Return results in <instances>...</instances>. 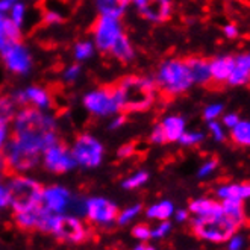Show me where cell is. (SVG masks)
I'll return each mask as SVG.
<instances>
[{"label":"cell","instance_id":"cell-18","mask_svg":"<svg viewBox=\"0 0 250 250\" xmlns=\"http://www.w3.org/2000/svg\"><path fill=\"white\" fill-rule=\"evenodd\" d=\"M159 125L164 130L167 143H178L181 135L187 130L185 129V119L181 115H167Z\"/></svg>","mask_w":250,"mask_h":250},{"label":"cell","instance_id":"cell-8","mask_svg":"<svg viewBox=\"0 0 250 250\" xmlns=\"http://www.w3.org/2000/svg\"><path fill=\"white\" fill-rule=\"evenodd\" d=\"M122 35H125L122 19L99 14L93 26V42L96 46V50L102 53H109L112 46L119 41Z\"/></svg>","mask_w":250,"mask_h":250},{"label":"cell","instance_id":"cell-39","mask_svg":"<svg viewBox=\"0 0 250 250\" xmlns=\"http://www.w3.org/2000/svg\"><path fill=\"white\" fill-rule=\"evenodd\" d=\"M208 129L211 130V134H212V137H214V140H215V141L222 143V141H225V140H226L225 130H223L222 125H220L217 120H209V122H208Z\"/></svg>","mask_w":250,"mask_h":250},{"label":"cell","instance_id":"cell-34","mask_svg":"<svg viewBox=\"0 0 250 250\" xmlns=\"http://www.w3.org/2000/svg\"><path fill=\"white\" fill-rule=\"evenodd\" d=\"M81 75H82V67L78 62L70 64L62 70V79L64 82H68V83L76 82L81 78Z\"/></svg>","mask_w":250,"mask_h":250},{"label":"cell","instance_id":"cell-4","mask_svg":"<svg viewBox=\"0 0 250 250\" xmlns=\"http://www.w3.org/2000/svg\"><path fill=\"white\" fill-rule=\"evenodd\" d=\"M156 85L168 96H179L187 93L194 85L189 67L185 60H167L159 65L156 76Z\"/></svg>","mask_w":250,"mask_h":250},{"label":"cell","instance_id":"cell-40","mask_svg":"<svg viewBox=\"0 0 250 250\" xmlns=\"http://www.w3.org/2000/svg\"><path fill=\"white\" fill-rule=\"evenodd\" d=\"M244 244H246L244 237L241 233H237V232H235L233 235H230V237L228 238V241H226L228 250H243Z\"/></svg>","mask_w":250,"mask_h":250},{"label":"cell","instance_id":"cell-32","mask_svg":"<svg viewBox=\"0 0 250 250\" xmlns=\"http://www.w3.org/2000/svg\"><path fill=\"white\" fill-rule=\"evenodd\" d=\"M141 209H143V207L140 203H137V205H132V207H129V208H126L123 211H119V215H117L115 223L120 225V226H125V225L130 223L138 214H141Z\"/></svg>","mask_w":250,"mask_h":250},{"label":"cell","instance_id":"cell-31","mask_svg":"<svg viewBox=\"0 0 250 250\" xmlns=\"http://www.w3.org/2000/svg\"><path fill=\"white\" fill-rule=\"evenodd\" d=\"M147 181H149V173L146 170H140V171H135L134 174H130L129 178H126L122 182V187L125 189H137L143 187L144 184H147Z\"/></svg>","mask_w":250,"mask_h":250},{"label":"cell","instance_id":"cell-43","mask_svg":"<svg viewBox=\"0 0 250 250\" xmlns=\"http://www.w3.org/2000/svg\"><path fill=\"white\" fill-rule=\"evenodd\" d=\"M150 141L153 144H166L167 140H166V135H164V130L161 127V125H156L152 132H150Z\"/></svg>","mask_w":250,"mask_h":250},{"label":"cell","instance_id":"cell-19","mask_svg":"<svg viewBox=\"0 0 250 250\" xmlns=\"http://www.w3.org/2000/svg\"><path fill=\"white\" fill-rule=\"evenodd\" d=\"M235 58L233 56H220L209 61V71L211 79L215 82H226L233 70Z\"/></svg>","mask_w":250,"mask_h":250},{"label":"cell","instance_id":"cell-30","mask_svg":"<svg viewBox=\"0 0 250 250\" xmlns=\"http://www.w3.org/2000/svg\"><path fill=\"white\" fill-rule=\"evenodd\" d=\"M9 17V20L17 24L19 27H23L24 23H26V16H27V6L23 0H17L16 3L12 5V8L9 9V12L6 14Z\"/></svg>","mask_w":250,"mask_h":250},{"label":"cell","instance_id":"cell-13","mask_svg":"<svg viewBox=\"0 0 250 250\" xmlns=\"http://www.w3.org/2000/svg\"><path fill=\"white\" fill-rule=\"evenodd\" d=\"M42 207L53 214H65L73 205L70 189L61 185H50L42 188Z\"/></svg>","mask_w":250,"mask_h":250},{"label":"cell","instance_id":"cell-7","mask_svg":"<svg viewBox=\"0 0 250 250\" xmlns=\"http://www.w3.org/2000/svg\"><path fill=\"white\" fill-rule=\"evenodd\" d=\"M82 105L88 114L94 117H112L122 112L112 86H100L88 91L82 99Z\"/></svg>","mask_w":250,"mask_h":250},{"label":"cell","instance_id":"cell-48","mask_svg":"<svg viewBox=\"0 0 250 250\" xmlns=\"http://www.w3.org/2000/svg\"><path fill=\"white\" fill-rule=\"evenodd\" d=\"M174 220L178 223H185V222H188V218H189V211H187V209H179V211H174Z\"/></svg>","mask_w":250,"mask_h":250},{"label":"cell","instance_id":"cell-35","mask_svg":"<svg viewBox=\"0 0 250 250\" xmlns=\"http://www.w3.org/2000/svg\"><path fill=\"white\" fill-rule=\"evenodd\" d=\"M62 20H64L62 14L56 9H46L42 12V23L47 26H58L62 23Z\"/></svg>","mask_w":250,"mask_h":250},{"label":"cell","instance_id":"cell-9","mask_svg":"<svg viewBox=\"0 0 250 250\" xmlns=\"http://www.w3.org/2000/svg\"><path fill=\"white\" fill-rule=\"evenodd\" d=\"M40 163L44 166V168L47 171L55 173V174L68 173L73 168L78 167L75 159H73L70 147H67L61 141H58V143L52 144L50 147H47V149L42 152Z\"/></svg>","mask_w":250,"mask_h":250},{"label":"cell","instance_id":"cell-16","mask_svg":"<svg viewBox=\"0 0 250 250\" xmlns=\"http://www.w3.org/2000/svg\"><path fill=\"white\" fill-rule=\"evenodd\" d=\"M249 81H250V53L235 56L233 70L226 82L232 86H238L247 83Z\"/></svg>","mask_w":250,"mask_h":250},{"label":"cell","instance_id":"cell-23","mask_svg":"<svg viewBox=\"0 0 250 250\" xmlns=\"http://www.w3.org/2000/svg\"><path fill=\"white\" fill-rule=\"evenodd\" d=\"M222 203L223 212L228 218H230L235 225L241 226L246 220V214H244V205L243 200L240 199H226V200H220Z\"/></svg>","mask_w":250,"mask_h":250},{"label":"cell","instance_id":"cell-45","mask_svg":"<svg viewBox=\"0 0 250 250\" xmlns=\"http://www.w3.org/2000/svg\"><path fill=\"white\" fill-rule=\"evenodd\" d=\"M125 123H126V117L122 115V114H115V115L111 117L108 127H109V130H119V129H122L125 126Z\"/></svg>","mask_w":250,"mask_h":250},{"label":"cell","instance_id":"cell-36","mask_svg":"<svg viewBox=\"0 0 250 250\" xmlns=\"http://www.w3.org/2000/svg\"><path fill=\"white\" fill-rule=\"evenodd\" d=\"M132 235H134V238H137V240L146 243V241H149V240L152 238V228H150L149 225H143V223H140V225H137V226L132 228Z\"/></svg>","mask_w":250,"mask_h":250},{"label":"cell","instance_id":"cell-22","mask_svg":"<svg viewBox=\"0 0 250 250\" xmlns=\"http://www.w3.org/2000/svg\"><path fill=\"white\" fill-rule=\"evenodd\" d=\"M109 55L114 56L117 61L120 62H130L135 58V49L132 46V41L129 40V37L125 34L119 38L112 49L109 50Z\"/></svg>","mask_w":250,"mask_h":250},{"label":"cell","instance_id":"cell-51","mask_svg":"<svg viewBox=\"0 0 250 250\" xmlns=\"http://www.w3.org/2000/svg\"><path fill=\"white\" fill-rule=\"evenodd\" d=\"M146 249V244H138L137 247H134V250H144Z\"/></svg>","mask_w":250,"mask_h":250},{"label":"cell","instance_id":"cell-6","mask_svg":"<svg viewBox=\"0 0 250 250\" xmlns=\"http://www.w3.org/2000/svg\"><path fill=\"white\" fill-rule=\"evenodd\" d=\"M76 166L83 168H97L105 158V147L91 134H81L70 147Z\"/></svg>","mask_w":250,"mask_h":250},{"label":"cell","instance_id":"cell-28","mask_svg":"<svg viewBox=\"0 0 250 250\" xmlns=\"http://www.w3.org/2000/svg\"><path fill=\"white\" fill-rule=\"evenodd\" d=\"M230 137L235 144L250 147V122L240 120V123L230 129Z\"/></svg>","mask_w":250,"mask_h":250},{"label":"cell","instance_id":"cell-52","mask_svg":"<svg viewBox=\"0 0 250 250\" xmlns=\"http://www.w3.org/2000/svg\"><path fill=\"white\" fill-rule=\"evenodd\" d=\"M144 250H156V249H155L153 246H146V249H144Z\"/></svg>","mask_w":250,"mask_h":250},{"label":"cell","instance_id":"cell-24","mask_svg":"<svg viewBox=\"0 0 250 250\" xmlns=\"http://www.w3.org/2000/svg\"><path fill=\"white\" fill-rule=\"evenodd\" d=\"M174 205L170 200H161L155 205H150L149 208L146 209V215L150 220H159V222H164V220H170L174 214Z\"/></svg>","mask_w":250,"mask_h":250},{"label":"cell","instance_id":"cell-17","mask_svg":"<svg viewBox=\"0 0 250 250\" xmlns=\"http://www.w3.org/2000/svg\"><path fill=\"white\" fill-rule=\"evenodd\" d=\"M21 40V27L14 24L6 14H0V50Z\"/></svg>","mask_w":250,"mask_h":250},{"label":"cell","instance_id":"cell-38","mask_svg":"<svg viewBox=\"0 0 250 250\" xmlns=\"http://www.w3.org/2000/svg\"><path fill=\"white\" fill-rule=\"evenodd\" d=\"M170 232H171V223H170V220H164V222H161L155 229H152V238L163 240V238L167 237Z\"/></svg>","mask_w":250,"mask_h":250},{"label":"cell","instance_id":"cell-46","mask_svg":"<svg viewBox=\"0 0 250 250\" xmlns=\"http://www.w3.org/2000/svg\"><path fill=\"white\" fill-rule=\"evenodd\" d=\"M240 115L238 114H235V112H229V114H226L225 117H223V125L226 126V127H229V129H232V127H235L238 123H240Z\"/></svg>","mask_w":250,"mask_h":250},{"label":"cell","instance_id":"cell-3","mask_svg":"<svg viewBox=\"0 0 250 250\" xmlns=\"http://www.w3.org/2000/svg\"><path fill=\"white\" fill-rule=\"evenodd\" d=\"M112 88L125 112L147 111L153 105L158 91L156 81L149 76H126Z\"/></svg>","mask_w":250,"mask_h":250},{"label":"cell","instance_id":"cell-21","mask_svg":"<svg viewBox=\"0 0 250 250\" xmlns=\"http://www.w3.org/2000/svg\"><path fill=\"white\" fill-rule=\"evenodd\" d=\"M130 5V0H96V8L102 16L122 19Z\"/></svg>","mask_w":250,"mask_h":250},{"label":"cell","instance_id":"cell-14","mask_svg":"<svg viewBox=\"0 0 250 250\" xmlns=\"http://www.w3.org/2000/svg\"><path fill=\"white\" fill-rule=\"evenodd\" d=\"M58 238L68 243H82L86 240V229L83 228L82 222L78 217L64 214L62 229L60 235H58Z\"/></svg>","mask_w":250,"mask_h":250},{"label":"cell","instance_id":"cell-37","mask_svg":"<svg viewBox=\"0 0 250 250\" xmlns=\"http://www.w3.org/2000/svg\"><path fill=\"white\" fill-rule=\"evenodd\" d=\"M225 109V105L223 104H212V105H208L203 111V117L205 120L209 122V120H217L220 115H222Z\"/></svg>","mask_w":250,"mask_h":250},{"label":"cell","instance_id":"cell-47","mask_svg":"<svg viewBox=\"0 0 250 250\" xmlns=\"http://www.w3.org/2000/svg\"><path fill=\"white\" fill-rule=\"evenodd\" d=\"M223 32H225V35H226L228 38L233 40V38H237V37H238V27L235 26V24H226V26L223 27Z\"/></svg>","mask_w":250,"mask_h":250},{"label":"cell","instance_id":"cell-27","mask_svg":"<svg viewBox=\"0 0 250 250\" xmlns=\"http://www.w3.org/2000/svg\"><path fill=\"white\" fill-rule=\"evenodd\" d=\"M215 196L218 200H226V199H240L244 200L243 193V184H225L220 185L215 191Z\"/></svg>","mask_w":250,"mask_h":250},{"label":"cell","instance_id":"cell-26","mask_svg":"<svg viewBox=\"0 0 250 250\" xmlns=\"http://www.w3.org/2000/svg\"><path fill=\"white\" fill-rule=\"evenodd\" d=\"M96 46L91 40H81L73 46V58L76 60V62H83L88 61L94 55Z\"/></svg>","mask_w":250,"mask_h":250},{"label":"cell","instance_id":"cell-20","mask_svg":"<svg viewBox=\"0 0 250 250\" xmlns=\"http://www.w3.org/2000/svg\"><path fill=\"white\" fill-rule=\"evenodd\" d=\"M187 64L189 67L191 76H193L194 83L207 85L211 81L209 71V61H205L202 58H187Z\"/></svg>","mask_w":250,"mask_h":250},{"label":"cell","instance_id":"cell-29","mask_svg":"<svg viewBox=\"0 0 250 250\" xmlns=\"http://www.w3.org/2000/svg\"><path fill=\"white\" fill-rule=\"evenodd\" d=\"M9 125H11V119L0 114V171L6 168L5 159H3V150L9 140Z\"/></svg>","mask_w":250,"mask_h":250},{"label":"cell","instance_id":"cell-25","mask_svg":"<svg viewBox=\"0 0 250 250\" xmlns=\"http://www.w3.org/2000/svg\"><path fill=\"white\" fill-rule=\"evenodd\" d=\"M42 211V207L37 211H26V212H16L14 214V220L19 228L24 229V230H31V229H37V223L40 214Z\"/></svg>","mask_w":250,"mask_h":250},{"label":"cell","instance_id":"cell-41","mask_svg":"<svg viewBox=\"0 0 250 250\" xmlns=\"http://www.w3.org/2000/svg\"><path fill=\"white\" fill-rule=\"evenodd\" d=\"M217 166H218L217 159H209V161H207V163L202 164V167L199 168V171H197V176H199L200 179H203V178H208L209 174H212V173L215 171Z\"/></svg>","mask_w":250,"mask_h":250},{"label":"cell","instance_id":"cell-1","mask_svg":"<svg viewBox=\"0 0 250 250\" xmlns=\"http://www.w3.org/2000/svg\"><path fill=\"white\" fill-rule=\"evenodd\" d=\"M12 137H9L3 159L6 168L19 174L38 166L42 152L60 141L58 122L49 111L21 106L11 120Z\"/></svg>","mask_w":250,"mask_h":250},{"label":"cell","instance_id":"cell-33","mask_svg":"<svg viewBox=\"0 0 250 250\" xmlns=\"http://www.w3.org/2000/svg\"><path fill=\"white\" fill-rule=\"evenodd\" d=\"M205 140V135L202 132H196V130H185L181 135V138L178 140V143L184 147H191V146H197Z\"/></svg>","mask_w":250,"mask_h":250},{"label":"cell","instance_id":"cell-50","mask_svg":"<svg viewBox=\"0 0 250 250\" xmlns=\"http://www.w3.org/2000/svg\"><path fill=\"white\" fill-rule=\"evenodd\" d=\"M243 193L244 199H250V184H243Z\"/></svg>","mask_w":250,"mask_h":250},{"label":"cell","instance_id":"cell-11","mask_svg":"<svg viewBox=\"0 0 250 250\" xmlns=\"http://www.w3.org/2000/svg\"><path fill=\"white\" fill-rule=\"evenodd\" d=\"M83 212L91 223L99 226H109L117 220L119 208L114 202L105 197H90L83 202Z\"/></svg>","mask_w":250,"mask_h":250},{"label":"cell","instance_id":"cell-49","mask_svg":"<svg viewBox=\"0 0 250 250\" xmlns=\"http://www.w3.org/2000/svg\"><path fill=\"white\" fill-rule=\"evenodd\" d=\"M17 0H0V14H8Z\"/></svg>","mask_w":250,"mask_h":250},{"label":"cell","instance_id":"cell-2","mask_svg":"<svg viewBox=\"0 0 250 250\" xmlns=\"http://www.w3.org/2000/svg\"><path fill=\"white\" fill-rule=\"evenodd\" d=\"M188 211L193 214L191 220L193 232L205 241L217 244L226 243L230 235L240 228L225 215L222 203L209 197L194 199L189 203Z\"/></svg>","mask_w":250,"mask_h":250},{"label":"cell","instance_id":"cell-44","mask_svg":"<svg viewBox=\"0 0 250 250\" xmlns=\"http://www.w3.org/2000/svg\"><path fill=\"white\" fill-rule=\"evenodd\" d=\"M135 153V146L132 143H126V144H122L119 147V150H117V156L122 158V159H126V158H130L132 155Z\"/></svg>","mask_w":250,"mask_h":250},{"label":"cell","instance_id":"cell-10","mask_svg":"<svg viewBox=\"0 0 250 250\" xmlns=\"http://www.w3.org/2000/svg\"><path fill=\"white\" fill-rule=\"evenodd\" d=\"M0 56H2L5 67L12 75L24 76L32 70V65H34L32 53L27 49L26 44H23L21 41L14 42L11 46L5 47L3 50H0Z\"/></svg>","mask_w":250,"mask_h":250},{"label":"cell","instance_id":"cell-12","mask_svg":"<svg viewBox=\"0 0 250 250\" xmlns=\"http://www.w3.org/2000/svg\"><path fill=\"white\" fill-rule=\"evenodd\" d=\"M11 99L17 106H32L41 111H49L53 105V99L49 90L38 85L21 88V90L14 93Z\"/></svg>","mask_w":250,"mask_h":250},{"label":"cell","instance_id":"cell-42","mask_svg":"<svg viewBox=\"0 0 250 250\" xmlns=\"http://www.w3.org/2000/svg\"><path fill=\"white\" fill-rule=\"evenodd\" d=\"M11 200H12V196H11L9 187L0 182V211L5 209L6 207H9Z\"/></svg>","mask_w":250,"mask_h":250},{"label":"cell","instance_id":"cell-5","mask_svg":"<svg viewBox=\"0 0 250 250\" xmlns=\"http://www.w3.org/2000/svg\"><path fill=\"white\" fill-rule=\"evenodd\" d=\"M11 191V207L14 214L37 211L42 207V187L32 178H27L23 174H17L8 184Z\"/></svg>","mask_w":250,"mask_h":250},{"label":"cell","instance_id":"cell-15","mask_svg":"<svg viewBox=\"0 0 250 250\" xmlns=\"http://www.w3.org/2000/svg\"><path fill=\"white\" fill-rule=\"evenodd\" d=\"M140 14L152 23H163L171 16V0H149Z\"/></svg>","mask_w":250,"mask_h":250}]
</instances>
